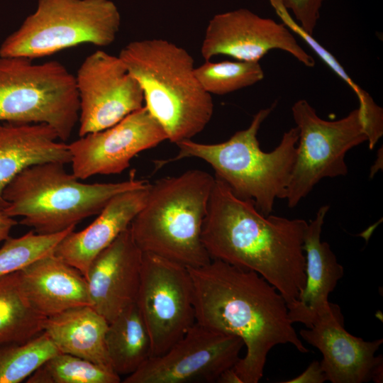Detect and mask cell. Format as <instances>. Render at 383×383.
<instances>
[{
  "label": "cell",
  "mask_w": 383,
  "mask_h": 383,
  "mask_svg": "<svg viewBox=\"0 0 383 383\" xmlns=\"http://www.w3.org/2000/svg\"><path fill=\"white\" fill-rule=\"evenodd\" d=\"M295 21L310 35H313L326 0H277Z\"/></svg>",
  "instance_id": "f1b7e54d"
},
{
  "label": "cell",
  "mask_w": 383,
  "mask_h": 383,
  "mask_svg": "<svg viewBox=\"0 0 383 383\" xmlns=\"http://www.w3.org/2000/svg\"><path fill=\"white\" fill-rule=\"evenodd\" d=\"M282 22L292 32L299 37L316 54L318 57L355 94L358 99L360 109L365 122L368 143L370 150L373 149L383 135V110L377 105L372 97L365 89L361 88L348 75L338 60L323 45L318 42L312 35L306 33L295 21L292 15L277 1L270 0Z\"/></svg>",
  "instance_id": "cb8c5ba5"
},
{
  "label": "cell",
  "mask_w": 383,
  "mask_h": 383,
  "mask_svg": "<svg viewBox=\"0 0 383 383\" xmlns=\"http://www.w3.org/2000/svg\"><path fill=\"white\" fill-rule=\"evenodd\" d=\"M150 184L114 196L84 229L70 232L53 253L86 277L95 257L123 231L144 206Z\"/></svg>",
  "instance_id": "ac0fdd59"
},
{
  "label": "cell",
  "mask_w": 383,
  "mask_h": 383,
  "mask_svg": "<svg viewBox=\"0 0 383 383\" xmlns=\"http://www.w3.org/2000/svg\"><path fill=\"white\" fill-rule=\"evenodd\" d=\"M327 381L320 362L313 361L308 367L297 377L282 382V383H323Z\"/></svg>",
  "instance_id": "f546056e"
},
{
  "label": "cell",
  "mask_w": 383,
  "mask_h": 383,
  "mask_svg": "<svg viewBox=\"0 0 383 383\" xmlns=\"http://www.w3.org/2000/svg\"><path fill=\"white\" fill-rule=\"evenodd\" d=\"M114 372L84 358L58 353L44 362L26 383H119Z\"/></svg>",
  "instance_id": "d4e9b609"
},
{
  "label": "cell",
  "mask_w": 383,
  "mask_h": 383,
  "mask_svg": "<svg viewBox=\"0 0 383 383\" xmlns=\"http://www.w3.org/2000/svg\"><path fill=\"white\" fill-rule=\"evenodd\" d=\"M194 289L196 322L239 337L246 354L233 367L243 383H257L267 357L277 345L289 343L300 353L309 350L293 327L287 302L257 272L219 260L188 268Z\"/></svg>",
  "instance_id": "6da1fadb"
},
{
  "label": "cell",
  "mask_w": 383,
  "mask_h": 383,
  "mask_svg": "<svg viewBox=\"0 0 383 383\" xmlns=\"http://www.w3.org/2000/svg\"><path fill=\"white\" fill-rule=\"evenodd\" d=\"M292 112L299 139L285 197L289 208L297 206L322 179L347 175L346 153L368 140L358 107L338 120L326 121L306 100L299 99Z\"/></svg>",
  "instance_id": "9c48e42d"
},
{
  "label": "cell",
  "mask_w": 383,
  "mask_h": 383,
  "mask_svg": "<svg viewBox=\"0 0 383 383\" xmlns=\"http://www.w3.org/2000/svg\"><path fill=\"white\" fill-rule=\"evenodd\" d=\"M74 76L79 137L108 128L144 106L140 85L118 56L96 50Z\"/></svg>",
  "instance_id": "7c38bea8"
},
{
  "label": "cell",
  "mask_w": 383,
  "mask_h": 383,
  "mask_svg": "<svg viewBox=\"0 0 383 383\" xmlns=\"http://www.w3.org/2000/svg\"><path fill=\"white\" fill-rule=\"evenodd\" d=\"M68 145L44 123L0 122V208L6 186L30 166L55 162L70 163Z\"/></svg>",
  "instance_id": "ffe728a7"
},
{
  "label": "cell",
  "mask_w": 383,
  "mask_h": 383,
  "mask_svg": "<svg viewBox=\"0 0 383 383\" xmlns=\"http://www.w3.org/2000/svg\"><path fill=\"white\" fill-rule=\"evenodd\" d=\"M275 106L276 102L258 111L247 128L224 142L205 144L189 139L176 143L177 155L160 162V165L187 157L201 159L211 166L215 177L237 196L251 200L260 212L270 215L275 200L285 199L299 139L296 126L283 134L273 150H261L257 133Z\"/></svg>",
  "instance_id": "277c9868"
},
{
  "label": "cell",
  "mask_w": 383,
  "mask_h": 383,
  "mask_svg": "<svg viewBox=\"0 0 383 383\" xmlns=\"http://www.w3.org/2000/svg\"><path fill=\"white\" fill-rule=\"evenodd\" d=\"M218 383H243L233 367L223 371L218 377Z\"/></svg>",
  "instance_id": "1f68e13d"
},
{
  "label": "cell",
  "mask_w": 383,
  "mask_h": 383,
  "mask_svg": "<svg viewBox=\"0 0 383 383\" xmlns=\"http://www.w3.org/2000/svg\"><path fill=\"white\" fill-rule=\"evenodd\" d=\"M120 26L110 0H38L35 11L1 43L0 56L33 60L84 43L105 47Z\"/></svg>",
  "instance_id": "ba28073f"
},
{
  "label": "cell",
  "mask_w": 383,
  "mask_h": 383,
  "mask_svg": "<svg viewBox=\"0 0 383 383\" xmlns=\"http://www.w3.org/2000/svg\"><path fill=\"white\" fill-rule=\"evenodd\" d=\"M59 353L43 331L21 344L0 346V383H19L27 379L44 362Z\"/></svg>",
  "instance_id": "484cf974"
},
{
  "label": "cell",
  "mask_w": 383,
  "mask_h": 383,
  "mask_svg": "<svg viewBox=\"0 0 383 383\" xmlns=\"http://www.w3.org/2000/svg\"><path fill=\"white\" fill-rule=\"evenodd\" d=\"M79 113L75 76L63 64L0 56V122L47 124L65 142Z\"/></svg>",
  "instance_id": "52a82bcc"
},
{
  "label": "cell",
  "mask_w": 383,
  "mask_h": 383,
  "mask_svg": "<svg viewBox=\"0 0 383 383\" xmlns=\"http://www.w3.org/2000/svg\"><path fill=\"white\" fill-rule=\"evenodd\" d=\"M243 346L239 337L195 322L167 351L149 357L123 382H216L223 371L240 360Z\"/></svg>",
  "instance_id": "8fae6325"
},
{
  "label": "cell",
  "mask_w": 383,
  "mask_h": 383,
  "mask_svg": "<svg viewBox=\"0 0 383 383\" xmlns=\"http://www.w3.org/2000/svg\"><path fill=\"white\" fill-rule=\"evenodd\" d=\"M272 50L290 54L307 67L315 66L313 57L282 22L260 16L244 8L216 14L209 21L201 55L205 60L226 55L238 61L259 62Z\"/></svg>",
  "instance_id": "4fadbf2b"
},
{
  "label": "cell",
  "mask_w": 383,
  "mask_h": 383,
  "mask_svg": "<svg viewBox=\"0 0 383 383\" xmlns=\"http://www.w3.org/2000/svg\"><path fill=\"white\" fill-rule=\"evenodd\" d=\"M105 343L111 368L120 377L133 373L150 357V338L136 303L109 323Z\"/></svg>",
  "instance_id": "7402d4cb"
},
{
  "label": "cell",
  "mask_w": 383,
  "mask_h": 383,
  "mask_svg": "<svg viewBox=\"0 0 383 383\" xmlns=\"http://www.w3.org/2000/svg\"><path fill=\"white\" fill-rule=\"evenodd\" d=\"M46 318L30 304L19 270L0 277V346L24 343L41 334Z\"/></svg>",
  "instance_id": "603a6c76"
},
{
  "label": "cell",
  "mask_w": 383,
  "mask_h": 383,
  "mask_svg": "<svg viewBox=\"0 0 383 383\" xmlns=\"http://www.w3.org/2000/svg\"><path fill=\"white\" fill-rule=\"evenodd\" d=\"M19 272L30 304L45 318L73 308L91 306L85 277L53 252Z\"/></svg>",
  "instance_id": "d6986e66"
},
{
  "label": "cell",
  "mask_w": 383,
  "mask_h": 383,
  "mask_svg": "<svg viewBox=\"0 0 383 383\" xmlns=\"http://www.w3.org/2000/svg\"><path fill=\"white\" fill-rule=\"evenodd\" d=\"M194 73L202 87L211 95L227 94L250 87L264 78L259 62L205 60L195 67Z\"/></svg>",
  "instance_id": "4316f807"
},
{
  "label": "cell",
  "mask_w": 383,
  "mask_h": 383,
  "mask_svg": "<svg viewBox=\"0 0 383 383\" xmlns=\"http://www.w3.org/2000/svg\"><path fill=\"white\" fill-rule=\"evenodd\" d=\"M79 180L60 162L30 166L6 186L0 210L12 218L22 217L19 223L38 234H55L98 215L116 194L148 183L133 174L126 181L113 183Z\"/></svg>",
  "instance_id": "8992f818"
},
{
  "label": "cell",
  "mask_w": 383,
  "mask_h": 383,
  "mask_svg": "<svg viewBox=\"0 0 383 383\" xmlns=\"http://www.w3.org/2000/svg\"><path fill=\"white\" fill-rule=\"evenodd\" d=\"M143 254L129 226L89 266L85 278L91 306L109 323L136 302Z\"/></svg>",
  "instance_id": "2e32d148"
},
{
  "label": "cell",
  "mask_w": 383,
  "mask_h": 383,
  "mask_svg": "<svg viewBox=\"0 0 383 383\" xmlns=\"http://www.w3.org/2000/svg\"><path fill=\"white\" fill-rule=\"evenodd\" d=\"M214 181L206 172L190 170L150 184L146 201L130 225L141 251L187 268L210 262L201 230Z\"/></svg>",
  "instance_id": "5b68a950"
},
{
  "label": "cell",
  "mask_w": 383,
  "mask_h": 383,
  "mask_svg": "<svg viewBox=\"0 0 383 383\" xmlns=\"http://www.w3.org/2000/svg\"><path fill=\"white\" fill-rule=\"evenodd\" d=\"M75 227L55 234L34 231L18 238L8 237L0 248V277L18 271L36 260L52 253L57 244Z\"/></svg>",
  "instance_id": "83f0119b"
},
{
  "label": "cell",
  "mask_w": 383,
  "mask_h": 383,
  "mask_svg": "<svg viewBox=\"0 0 383 383\" xmlns=\"http://www.w3.org/2000/svg\"><path fill=\"white\" fill-rule=\"evenodd\" d=\"M300 336L318 348L323 355L320 365L326 380L332 383L382 382L383 358L375 355L383 339L366 341L344 328L340 308L319 316Z\"/></svg>",
  "instance_id": "9a60e30c"
},
{
  "label": "cell",
  "mask_w": 383,
  "mask_h": 383,
  "mask_svg": "<svg viewBox=\"0 0 383 383\" xmlns=\"http://www.w3.org/2000/svg\"><path fill=\"white\" fill-rule=\"evenodd\" d=\"M108 326L104 316L91 306H84L47 318L44 332L60 353L84 358L113 371L105 343Z\"/></svg>",
  "instance_id": "44dd1931"
},
{
  "label": "cell",
  "mask_w": 383,
  "mask_h": 383,
  "mask_svg": "<svg viewBox=\"0 0 383 383\" xmlns=\"http://www.w3.org/2000/svg\"><path fill=\"white\" fill-rule=\"evenodd\" d=\"M140 85L144 105L177 143L201 132L213 113L211 95L194 73V61L183 48L163 39L135 40L118 55Z\"/></svg>",
  "instance_id": "3957f363"
},
{
  "label": "cell",
  "mask_w": 383,
  "mask_h": 383,
  "mask_svg": "<svg viewBox=\"0 0 383 383\" xmlns=\"http://www.w3.org/2000/svg\"><path fill=\"white\" fill-rule=\"evenodd\" d=\"M17 223L18 222L13 218L7 216L0 210V243L9 236L11 228Z\"/></svg>",
  "instance_id": "4dcf8cb0"
},
{
  "label": "cell",
  "mask_w": 383,
  "mask_h": 383,
  "mask_svg": "<svg viewBox=\"0 0 383 383\" xmlns=\"http://www.w3.org/2000/svg\"><path fill=\"white\" fill-rule=\"evenodd\" d=\"M135 303L150 338V357L167 351L196 322L189 269L152 253L143 254Z\"/></svg>",
  "instance_id": "30bf717a"
},
{
  "label": "cell",
  "mask_w": 383,
  "mask_h": 383,
  "mask_svg": "<svg viewBox=\"0 0 383 383\" xmlns=\"http://www.w3.org/2000/svg\"><path fill=\"white\" fill-rule=\"evenodd\" d=\"M166 140L165 130L143 106L115 125L67 144L72 173L82 180L120 174L136 155Z\"/></svg>",
  "instance_id": "5bb4252c"
},
{
  "label": "cell",
  "mask_w": 383,
  "mask_h": 383,
  "mask_svg": "<svg viewBox=\"0 0 383 383\" xmlns=\"http://www.w3.org/2000/svg\"><path fill=\"white\" fill-rule=\"evenodd\" d=\"M329 206L319 208L315 218L306 228L303 250L305 252L306 284L296 301L287 306L291 321L304 323L310 328L315 321L331 309L328 301L344 270L338 263L329 244L321 242V233Z\"/></svg>",
  "instance_id": "e0dca14e"
},
{
  "label": "cell",
  "mask_w": 383,
  "mask_h": 383,
  "mask_svg": "<svg viewBox=\"0 0 383 383\" xmlns=\"http://www.w3.org/2000/svg\"><path fill=\"white\" fill-rule=\"evenodd\" d=\"M215 177L201 240L211 260L257 272L289 306L306 284L304 235L308 223L260 212Z\"/></svg>",
  "instance_id": "7a4b0ae2"
}]
</instances>
